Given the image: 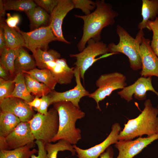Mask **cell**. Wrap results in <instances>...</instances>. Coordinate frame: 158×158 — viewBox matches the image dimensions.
<instances>
[{
  "mask_svg": "<svg viewBox=\"0 0 158 158\" xmlns=\"http://www.w3.org/2000/svg\"><path fill=\"white\" fill-rule=\"evenodd\" d=\"M36 66L40 69H43L44 63L51 61H54L61 58L60 54L54 49L43 50L37 49L32 52Z\"/></svg>",
  "mask_w": 158,
  "mask_h": 158,
  "instance_id": "28",
  "label": "cell"
},
{
  "mask_svg": "<svg viewBox=\"0 0 158 158\" xmlns=\"http://www.w3.org/2000/svg\"><path fill=\"white\" fill-rule=\"evenodd\" d=\"M144 108L136 118L129 120L119 134L118 140H132L146 135L150 137L158 133V109L150 99L146 100Z\"/></svg>",
  "mask_w": 158,
  "mask_h": 158,
  "instance_id": "3",
  "label": "cell"
},
{
  "mask_svg": "<svg viewBox=\"0 0 158 158\" xmlns=\"http://www.w3.org/2000/svg\"><path fill=\"white\" fill-rule=\"evenodd\" d=\"M74 8L72 0H59L57 4L50 13L49 25L57 41L70 44L63 37L62 26L64 18Z\"/></svg>",
  "mask_w": 158,
  "mask_h": 158,
  "instance_id": "11",
  "label": "cell"
},
{
  "mask_svg": "<svg viewBox=\"0 0 158 158\" xmlns=\"http://www.w3.org/2000/svg\"><path fill=\"white\" fill-rule=\"evenodd\" d=\"M59 0H35L36 4L44 10L50 13L57 4Z\"/></svg>",
  "mask_w": 158,
  "mask_h": 158,
  "instance_id": "34",
  "label": "cell"
},
{
  "mask_svg": "<svg viewBox=\"0 0 158 158\" xmlns=\"http://www.w3.org/2000/svg\"><path fill=\"white\" fill-rule=\"evenodd\" d=\"M27 88L30 93L39 97L47 95L51 90L45 84L32 78L28 74L24 73Z\"/></svg>",
  "mask_w": 158,
  "mask_h": 158,
  "instance_id": "26",
  "label": "cell"
},
{
  "mask_svg": "<svg viewBox=\"0 0 158 158\" xmlns=\"http://www.w3.org/2000/svg\"><path fill=\"white\" fill-rule=\"evenodd\" d=\"M74 73L76 86L73 89L63 92L52 90L49 94L51 97V104L61 101L69 102L80 108L79 103L80 99L83 97L88 96L90 93L85 89L81 83L80 68L75 66Z\"/></svg>",
  "mask_w": 158,
  "mask_h": 158,
  "instance_id": "10",
  "label": "cell"
},
{
  "mask_svg": "<svg viewBox=\"0 0 158 158\" xmlns=\"http://www.w3.org/2000/svg\"><path fill=\"white\" fill-rule=\"evenodd\" d=\"M141 15L142 19L138 25L139 30L146 28L149 21H153L158 14V0H142Z\"/></svg>",
  "mask_w": 158,
  "mask_h": 158,
  "instance_id": "20",
  "label": "cell"
},
{
  "mask_svg": "<svg viewBox=\"0 0 158 158\" xmlns=\"http://www.w3.org/2000/svg\"><path fill=\"white\" fill-rule=\"evenodd\" d=\"M151 41L143 37L140 47L142 68L140 74L145 78L154 76L158 78V57L150 46Z\"/></svg>",
  "mask_w": 158,
  "mask_h": 158,
  "instance_id": "13",
  "label": "cell"
},
{
  "mask_svg": "<svg viewBox=\"0 0 158 158\" xmlns=\"http://www.w3.org/2000/svg\"><path fill=\"white\" fill-rule=\"evenodd\" d=\"M28 122L36 140L41 141L45 144L51 142L59 129L58 114L53 107L46 115L38 112L35 114Z\"/></svg>",
  "mask_w": 158,
  "mask_h": 158,
  "instance_id": "5",
  "label": "cell"
},
{
  "mask_svg": "<svg viewBox=\"0 0 158 158\" xmlns=\"http://www.w3.org/2000/svg\"><path fill=\"white\" fill-rule=\"evenodd\" d=\"M152 80L150 77H141L133 84L124 87L118 92V94L121 98L125 99L128 102L133 100V95L138 100L145 99L147 97L146 92L149 91H152L158 96V92L153 87Z\"/></svg>",
  "mask_w": 158,
  "mask_h": 158,
  "instance_id": "15",
  "label": "cell"
},
{
  "mask_svg": "<svg viewBox=\"0 0 158 158\" xmlns=\"http://www.w3.org/2000/svg\"><path fill=\"white\" fill-rule=\"evenodd\" d=\"M25 42V47L32 52L37 49L47 50L49 44L57 40L49 25L40 27L29 32H24L19 30Z\"/></svg>",
  "mask_w": 158,
  "mask_h": 158,
  "instance_id": "8",
  "label": "cell"
},
{
  "mask_svg": "<svg viewBox=\"0 0 158 158\" xmlns=\"http://www.w3.org/2000/svg\"><path fill=\"white\" fill-rule=\"evenodd\" d=\"M5 11H27L37 6L32 0H8L3 1Z\"/></svg>",
  "mask_w": 158,
  "mask_h": 158,
  "instance_id": "30",
  "label": "cell"
},
{
  "mask_svg": "<svg viewBox=\"0 0 158 158\" xmlns=\"http://www.w3.org/2000/svg\"><path fill=\"white\" fill-rule=\"evenodd\" d=\"M74 8L81 9L85 15L91 13L96 8L95 2L89 0H72Z\"/></svg>",
  "mask_w": 158,
  "mask_h": 158,
  "instance_id": "33",
  "label": "cell"
},
{
  "mask_svg": "<svg viewBox=\"0 0 158 158\" xmlns=\"http://www.w3.org/2000/svg\"><path fill=\"white\" fill-rule=\"evenodd\" d=\"M45 148L47 152V158H57L58 153L59 151L68 150L73 156L76 153L73 145L63 140H59L54 144L51 142L45 144Z\"/></svg>",
  "mask_w": 158,
  "mask_h": 158,
  "instance_id": "27",
  "label": "cell"
},
{
  "mask_svg": "<svg viewBox=\"0 0 158 158\" xmlns=\"http://www.w3.org/2000/svg\"><path fill=\"white\" fill-rule=\"evenodd\" d=\"M6 14V11L4 9L3 1L0 0V19L3 18Z\"/></svg>",
  "mask_w": 158,
  "mask_h": 158,
  "instance_id": "42",
  "label": "cell"
},
{
  "mask_svg": "<svg viewBox=\"0 0 158 158\" xmlns=\"http://www.w3.org/2000/svg\"><path fill=\"white\" fill-rule=\"evenodd\" d=\"M40 82L45 84L51 90L55 88L57 81L50 72L47 68L39 69L34 68L29 71H23Z\"/></svg>",
  "mask_w": 158,
  "mask_h": 158,
  "instance_id": "24",
  "label": "cell"
},
{
  "mask_svg": "<svg viewBox=\"0 0 158 158\" xmlns=\"http://www.w3.org/2000/svg\"><path fill=\"white\" fill-rule=\"evenodd\" d=\"M13 81L15 83V87L12 93L7 97L19 98L28 103L34 99V98L27 88L24 73L21 72L16 74L13 78Z\"/></svg>",
  "mask_w": 158,
  "mask_h": 158,
  "instance_id": "22",
  "label": "cell"
},
{
  "mask_svg": "<svg viewBox=\"0 0 158 158\" xmlns=\"http://www.w3.org/2000/svg\"><path fill=\"white\" fill-rule=\"evenodd\" d=\"M34 142L38 147V155L36 156L35 154H32L30 158H47V152L45 148V143L39 140H36Z\"/></svg>",
  "mask_w": 158,
  "mask_h": 158,
  "instance_id": "37",
  "label": "cell"
},
{
  "mask_svg": "<svg viewBox=\"0 0 158 158\" xmlns=\"http://www.w3.org/2000/svg\"><path fill=\"white\" fill-rule=\"evenodd\" d=\"M25 13L30 20L31 27L34 30L49 22L50 15L40 6L36 7Z\"/></svg>",
  "mask_w": 158,
  "mask_h": 158,
  "instance_id": "23",
  "label": "cell"
},
{
  "mask_svg": "<svg viewBox=\"0 0 158 158\" xmlns=\"http://www.w3.org/2000/svg\"><path fill=\"white\" fill-rule=\"evenodd\" d=\"M34 143L12 150H0V158H30L31 155L38 152L35 149L31 150L35 145Z\"/></svg>",
  "mask_w": 158,
  "mask_h": 158,
  "instance_id": "25",
  "label": "cell"
},
{
  "mask_svg": "<svg viewBox=\"0 0 158 158\" xmlns=\"http://www.w3.org/2000/svg\"><path fill=\"white\" fill-rule=\"evenodd\" d=\"M146 28L153 32L150 46L154 53L158 56V17L153 21H148L147 24Z\"/></svg>",
  "mask_w": 158,
  "mask_h": 158,
  "instance_id": "31",
  "label": "cell"
},
{
  "mask_svg": "<svg viewBox=\"0 0 158 158\" xmlns=\"http://www.w3.org/2000/svg\"><path fill=\"white\" fill-rule=\"evenodd\" d=\"M114 155L113 149L111 147L109 146L100 155L99 158H114Z\"/></svg>",
  "mask_w": 158,
  "mask_h": 158,
  "instance_id": "40",
  "label": "cell"
},
{
  "mask_svg": "<svg viewBox=\"0 0 158 158\" xmlns=\"http://www.w3.org/2000/svg\"><path fill=\"white\" fill-rule=\"evenodd\" d=\"M21 122L13 114L1 111L0 113V137H6Z\"/></svg>",
  "mask_w": 158,
  "mask_h": 158,
  "instance_id": "21",
  "label": "cell"
},
{
  "mask_svg": "<svg viewBox=\"0 0 158 158\" xmlns=\"http://www.w3.org/2000/svg\"><path fill=\"white\" fill-rule=\"evenodd\" d=\"M7 18L5 22L7 25L10 27L15 29L18 31L20 29L17 25L20 20L19 16L18 14L11 16L10 13L6 14Z\"/></svg>",
  "mask_w": 158,
  "mask_h": 158,
  "instance_id": "35",
  "label": "cell"
},
{
  "mask_svg": "<svg viewBox=\"0 0 158 158\" xmlns=\"http://www.w3.org/2000/svg\"><path fill=\"white\" fill-rule=\"evenodd\" d=\"M158 139V133L150 137H139L134 140H120L115 147L118 151L116 158H133L145 147Z\"/></svg>",
  "mask_w": 158,
  "mask_h": 158,
  "instance_id": "14",
  "label": "cell"
},
{
  "mask_svg": "<svg viewBox=\"0 0 158 158\" xmlns=\"http://www.w3.org/2000/svg\"><path fill=\"white\" fill-rule=\"evenodd\" d=\"M15 83L13 79L5 80L0 78V101L7 97L13 92Z\"/></svg>",
  "mask_w": 158,
  "mask_h": 158,
  "instance_id": "32",
  "label": "cell"
},
{
  "mask_svg": "<svg viewBox=\"0 0 158 158\" xmlns=\"http://www.w3.org/2000/svg\"><path fill=\"white\" fill-rule=\"evenodd\" d=\"M96 8L92 13L88 15H75V17L84 22L83 34L77 45L78 50L82 51L85 47L86 43L90 39L99 41L102 29L107 26L113 25L117 12L114 10L112 6L103 0L95 1Z\"/></svg>",
  "mask_w": 158,
  "mask_h": 158,
  "instance_id": "1",
  "label": "cell"
},
{
  "mask_svg": "<svg viewBox=\"0 0 158 158\" xmlns=\"http://www.w3.org/2000/svg\"><path fill=\"white\" fill-rule=\"evenodd\" d=\"M116 33L119 42L116 44L109 43L107 47L110 53H123L128 58L130 66L134 71L142 68V63L140 54V47L145 34L143 30H139L135 38L133 37L127 31L119 25L116 26Z\"/></svg>",
  "mask_w": 158,
  "mask_h": 158,
  "instance_id": "4",
  "label": "cell"
},
{
  "mask_svg": "<svg viewBox=\"0 0 158 158\" xmlns=\"http://www.w3.org/2000/svg\"><path fill=\"white\" fill-rule=\"evenodd\" d=\"M54 66L49 69L57 83L61 84L70 83L74 76V67L70 68L64 59H59L55 61Z\"/></svg>",
  "mask_w": 158,
  "mask_h": 158,
  "instance_id": "17",
  "label": "cell"
},
{
  "mask_svg": "<svg viewBox=\"0 0 158 158\" xmlns=\"http://www.w3.org/2000/svg\"><path fill=\"white\" fill-rule=\"evenodd\" d=\"M126 78L123 74L114 72L101 75L96 81L98 88L88 97L96 102L97 108L101 110L99 102L109 96L114 90L123 89L127 86Z\"/></svg>",
  "mask_w": 158,
  "mask_h": 158,
  "instance_id": "7",
  "label": "cell"
},
{
  "mask_svg": "<svg viewBox=\"0 0 158 158\" xmlns=\"http://www.w3.org/2000/svg\"><path fill=\"white\" fill-rule=\"evenodd\" d=\"M0 53V63L8 72L11 77L14 78L15 76L14 64L16 56V49L6 47Z\"/></svg>",
  "mask_w": 158,
  "mask_h": 158,
  "instance_id": "29",
  "label": "cell"
},
{
  "mask_svg": "<svg viewBox=\"0 0 158 158\" xmlns=\"http://www.w3.org/2000/svg\"><path fill=\"white\" fill-rule=\"evenodd\" d=\"M35 140L28 122L21 121L11 133L2 140L3 149H14L34 143Z\"/></svg>",
  "mask_w": 158,
  "mask_h": 158,
  "instance_id": "9",
  "label": "cell"
},
{
  "mask_svg": "<svg viewBox=\"0 0 158 158\" xmlns=\"http://www.w3.org/2000/svg\"><path fill=\"white\" fill-rule=\"evenodd\" d=\"M53 106L58 114L59 126L58 132L51 142L63 140L72 145H76L82 136L81 130L76 127L75 123L84 117L85 113L69 102H57Z\"/></svg>",
  "mask_w": 158,
  "mask_h": 158,
  "instance_id": "2",
  "label": "cell"
},
{
  "mask_svg": "<svg viewBox=\"0 0 158 158\" xmlns=\"http://www.w3.org/2000/svg\"><path fill=\"white\" fill-rule=\"evenodd\" d=\"M0 26L3 29L7 47L14 49L25 47L24 41L22 35L15 29L9 27L4 21L3 18L0 19Z\"/></svg>",
  "mask_w": 158,
  "mask_h": 158,
  "instance_id": "19",
  "label": "cell"
},
{
  "mask_svg": "<svg viewBox=\"0 0 158 158\" xmlns=\"http://www.w3.org/2000/svg\"><path fill=\"white\" fill-rule=\"evenodd\" d=\"M16 51L14 64L15 75L23 71H29L36 68L35 60L23 47L16 49Z\"/></svg>",
  "mask_w": 158,
  "mask_h": 158,
  "instance_id": "18",
  "label": "cell"
},
{
  "mask_svg": "<svg viewBox=\"0 0 158 158\" xmlns=\"http://www.w3.org/2000/svg\"><path fill=\"white\" fill-rule=\"evenodd\" d=\"M87 43V47L80 53L70 55L76 59L74 65L80 68V78L83 80L85 72L96 61L116 54L108 53L107 46L102 42L90 39Z\"/></svg>",
  "mask_w": 158,
  "mask_h": 158,
  "instance_id": "6",
  "label": "cell"
},
{
  "mask_svg": "<svg viewBox=\"0 0 158 158\" xmlns=\"http://www.w3.org/2000/svg\"><path fill=\"white\" fill-rule=\"evenodd\" d=\"M0 78L8 80L11 79V78L7 71L4 67L0 63Z\"/></svg>",
  "mask_w": 158,
  "mask_h": 158,
  "instance_id": "39",
  "label": "cell"
},
{
  "mask_svg": "<svg viewBox=\"0 0 158 158\" xmlns=\"http://www.w3.org/2000/svg\"><path fill=\"white\" fill-rule=\"evenodd\" d=\"M1 111L12 113L21 121L28 122L35 114L32 108L28 102L19 98H6L0 101Z\"/></svg>",
  "mask_w": 158,
  "mask_h": 158,
  "instance_id": "16",
  "label": "cell"
},
{
  "mask_svg": "<svg viewBox=\"0 0 158 158\" xmlns=\"http://www.w3.org/2000/svg\"><path fill=\"white\" fill-rule=\"evenodd\" d=\"M42 101L39 108L37 110L38 112L44 115L48 113L47 108L51 104V97L49 95H44L41 97Z\"/></svg>",
  "mask_w": 158,
  "mask_h": 158,
  "instance_id": "36",
  "label": "cell"
},
{
  "mask_svg": "<svg viewBox=\"0 0 158 158\" xmlns=\"http://www.w3.org/2000/svg\"><path fill=\"white\" fill-rule=\"evenodd\" d=\"M119 124L116 123L113 124L109 134L101 143L86 149H83L73 145L77 156L78 158H98L110 146L115 144L118 141L119 134L121 131Z\"/></svg>",
  "mask_w": 158,
  "mask_h": 158,
  "instance_id": "12",
  "label": "cell"
},
{
  "mask_svg": "<svg viewBox=\"0 0 158 158\" xmlns=\"http://www.w3.org/2000/svg\"><path fill=\"white\" fill-rule=\"evenodd\" d=\"M6 47L3 34V29L0 26V53Z\"/></svg>",
  "mask_w": 158,
  "mask_h": 158,
  "instance_id": "41",
  "label": "cell"
},
{
  "mask_svg": "<svg viewBox=\"0 0 158 158\" xmlns=\"http://www.w3.org/2000/svg\"><path fill=\"white\" fill-rule=\"evenodd\" d=\"M41 101V98H40L38 97L35 96L32 101L28 102V103L31 107H34V110L36 111L39 108Z\"/></svg>",
  "mask_w": 158,
  "mask_h": 158,
  "instance_id": "38",
  "label": "cell"
}]
</instances>
